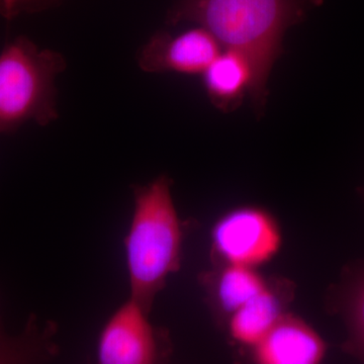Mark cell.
Returning <instances> with one entry per match:
<instances>
[{
  "mask_svg": "<svg viewBox=\"0 0 364 364\" xmlns=\"http://www.w3.org/2000/svg\"><path fill=\"white\" fill-rule=\"evenodd\" d=\"M136 299L129 298L107 318L97 341L100 364H154L169 352V341Z\"/></svg>",
  "mask_w": 364,
  "mask_h": 364,
  "instance_id": "obj_5",
  "label": "cell"
},
{
  "mask_svg": "<svg viewBox=\"0 0 364 364\" xmlns=\"http://www.w3.org/2000/svg\"><path fill=\"white\" fill-rule=\"evenodd\" d=\"M326 352L324 339L310 325L286 313L252 347V359L259 364H318Z\"/></svg>",
  "mask_w": 364,
  "mask_h": 364,
  "instance_id": "obj_7",
  "label": "cell"
},
{
  "mask_svg": "<svg viewBox=\"0 0 364 364\" xmlns=\"http://www.w3.org/2000/svg\"><path fill=\"white\" fill-rule=\"evenodd\" d=\"M200 282L207 294L210 311L219 324L267 287L268 280L255 268L241 265H217L200 274Z\"/></svg>",
  "mask_w": 364,
  "mask_h": 364,
  "instance_id": "obj_9",
  "label": "cell"
},
{
  "mask_svg": "<svg viewBox=\"0 0 364 364\" xmlns=\"http://www.w3.org/2000/svg\"><path fill=\"white\" fill-rule=\"evenodd\" d=\"M212 259L217 265L256 268L279 253V223L264 208L241 207L222 215L212 229Z\"/></svg>",
  "mask_w": 364,
  "mask_h": 364,
  "instance_id": "obj_4",
  "label": "cell"
},
{
  "mask_svg": "<svg viewBox=\"0 0 364 364\" xmlns=\"http://www.w3.org/2000/svg\"><path fill=\"white\" fill-rule=\"evenodd\" d=\"M66 68L61 53L41 50L26 37L0 52V135L28 122L47 126L58 117L56 78Z\"/></svg>",
  "mask_w": 364,
  "mask_h": 364,
  "instance_id": "obj_3",
  "label": "cell"
},
{
  "mask_svg": "<svg viewBox=\"0 0 364 364\" xmlns=\"http://www.w3.org/2000/svg\"><path fill=\"white\" fill-rule=\"evenodd\" d=\"M172 181L159 176L145 186H132L130 227L124 238L130 298L151 313L170 275L181 267L184 224L171 193Z\"/></svg>",
  "mask_w": 364,
  "mask_h": 364,
  "instance_id": "obj_2",
  "label": "cell"
},
{
  "mask_svg": "<svg viewBox=\"0 0 364 364\" xmlns=\"http://www.w3.org/2000/svg\"><path fill=\"white\" fill-rule=\"evenodd\" d=\"M324 0H177L166 23L191 21L212 33L223 48L240 53L252 69L250 93L257 114L264 109L267 81L282 53L287 28Z\"/></svg>",
  "mask_w": 364,
  "mask_h": 364,
  "instance_id": "obj_1",
  "label": "cell"
},
{
  "mask_svg": "<svg viewBox=\"0 0 364 364\" xmlns=\"http://www.w3.org/2000/svg\"><path fill=\"white\" fill-rule=\"evenodd\" d=\"M294 286L289 280H268L267 287L229 318L228 331L237 343L255 346L286 314L293 301Z\"/></svg>",
  "mask_w": 364,
  "mask_h": 364,
  "instance_id": "obj_8",
  "label": "cell"
},
{
  "mask_svg": "<svg viewBox=\"0 0 364 364\" xmlns=\"http://www.w3.org/2000/svg\"><path fill=\"white\" fill-rule=\"evenodd\" d=\"M363 196H364V188H363Z\"/></svg>",
  "mask_w": 364,
  "mask_h": 364,
  "instance_id": "obj_13",
  "label": "cell"
},
{
  "mask_svg": "<svg viewBox=\"0 0 364 364\" xmlns=\"http://www.w3.org/2000/svg\"><path fill=\"white\" fill-rule=\"evenodd\" d=\"M203 74L210 102L225 112L236 109L252 85L253 73L248 60L233 50L220 53Z\"/></svg>",
  "mask_w": 364,
  "mask_h": 364,
  "instance_id": "obj_10",
  "label": "cell"
},
{
  "mask_svg": "<svg viewBox=\"0 0 364 364\" xmlns=\"http://www.w3.org/2000/svg\"><path fill=\"white\" fill-rule=\"evenodd\" d=\"M222 48L214 36L200 26L177 36L158 32L143 46L136 61L148 73L176 72L195 75L207 70Z\"/></svg>",
  "mask_w": 364,
  "mask_h": 364,
  "instance_id": "obj_6",
  "label": "cell"
},
{
  "mask_svg": "<svg viewBox=\"0 0 364 364\" xmlns=\"http://www.w3.org/2000/svg\"><path fill=\"white\" fill-rule=\"evenodd\" d=\"M332 303L348 332L342 349L364 363V260L345 270L341 282L335 287Z\"/></svg>",
  "mask_w": 364,
  "mask_h": 364,
  "instance_id": "obj_11",
  "label": "cell"
},
{
  "mask_svg": "<svg viewBox=\"0 0 364 364\" xmlns=\"http://www.w3.org/2000/svg\"><path fill=\"white\" fill-rule=\"evenodd\" d=\"M63 0H0V16L14 20L25 13H35L57 6Z\"/></svg>",
  "mask_w": 364,
  "mask_h": 364,
  "instance_id": "obj_12",
  "label": "cell"
}]
</instances>
